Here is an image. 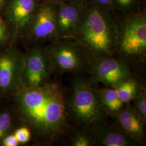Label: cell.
I'll return each instance as SVG.
<instances>
[{
  "label": "cell",
  "instance_id": "obj_5",
  "mask_svg": "<svg viewBox=\"0 0 146 146\" xmlns=\"http://www.w3.org/2000/svg\"><path fill=\"white\" fill-rule=\"evenodd\" d=\"M25 55L13 46L0 49V92L15 93L22 85Z\"/></svg>",
  "mask_w": 146,
  "mask_h": 146
},
{
  "label": "cell",
  "instance_id": "obj_22",
  "mask_svg": "<svg viewBox=\"0 0 146 146\" xmlns=\"http://www.w3.org/2000/svg\"><path fill=\"white\" fill-rule=\"evenodd\" d=\"M72 145L74 146H91V140L86 135H78L73 139Z\"/></svg>",
  "mask_w": 146,
  "mask_h": 146
},
{
  "label": "cell",
  "instance_id": "obj_25",
  "mask_svg": "<svg viewBox=\"0 0 146 146\" xmlns=\"http://www.w3.org/2000/svg\"><path fill=\"white\" fill-rule=\"evenodd\" d=\"M55 2H75L78 3H85L87 2V0H52Z\"/></svg>",
  "mask_w": 146,
  "mask_h": 146
},
{
  "label": "cell",
  "instance_id": "obj_15",
  "mask_svg": "<svg viewBox=\"0 0 146 146\" xmlns=\"http://www.w3.org/2000/svg\"><path fill=\"white\" fill-rule=\"evenodd\" d=\"M114 11L125 15L141 11L142 0H111Z\"/></svg>",
  "mask_w": 146,
  "mask_h": 146
},
{
  "label": "cell",
  "instance_id": "obj_19",
  "mask_svg": "<svg viewBox=\"0 0 146 146\" xmlns=\"http://www.w3.org/2000/svg\"><path fill=\"white\" fill-rule=\"evenodd\" d=\"M134 110L143 120L146 119V94L142 93L137 96L134 101Z\"/></svg>",
  "mask_w": 146,
  "mask_h": 146
},
{
  "label": "cell",
  "instance_id": "obj_17",
  "mask_svg": "<svg viewBox=\"0 0 146 146\" xmlns=\"http://www.w3.org/2000/svg\"><path fill=\"white\" fill-rule=\"evenodd\" d=\"M13 117L8 111L0 113V144L5 136L11 133L13 128Z\"/></svg>",
  "mask_w": 146,
  "mask_h": 146
},
{
  "label": "cell",
  "instance_id": "obj_7",
  "mask_svg": "<svg viewBox=\"0 0 146 146\" xmlns=\"http://www.w3.org/2000/svg\"><path fill=\"white\" fill-rule=\"evenodd\" d=\"M56 2L52 0H44L39 3L26 33L29 39L40 41L58 38L56 21Z\"/></svg>",
  "mask_w": 146,
  "mask_h": 146
},
{
  "label": "cell",
  "instance_id": "obj_24",
  "mask_svg": "<svg viewBox=\"0 0 146 146\" xmlns=\"http://www.w3.org/2000/svg\"><path fill=\"white\" fill-rule=\"evenodd\" d=\"M10 0H0V15L2 14Z\"/></svg>",
  "mask_w": 146,
  "mask_h": 146
},
{
  "label": "cell",
  "instance_id": "obj_10",
  "mask_svg": "<svg viewBox=\"0 0 146 146\" xmlns=\"http://www.w3.org/2000/svg\"><path fill=\"white\" fill-rule=\"evenodd\" d=\"M56 21L58 38H74L75 29L86 3L56 2Z\"/></svg>",
  "mask_w": 146,
  "mask_h": 146
},
{
  "label": "cell",
  "instance_id": "obj_18",
  "mask_svg": "<svg viewBox=\"0 0 146 146\" xmlns=\"http://www.w3.org/2000/svg\"><path fill=\"white\" fill-rule=\"evenodd\" d=\"M11 33L3 16L0 15V49L11 46Z\"/></svg>",
  "mask_w": 146,
  "mask_h": 146
},
{
  "label": "cell",
  "instance_id": "obj_16",
  "mask_svg": "<svg viewBox=\"0 0 146 146\" xmlns=\"http://www.w3.org/2000/svg\"><path fill=\"white\" fill-rule=\"evenodd\" d=\"M118 96L123 102H127L135 97L137 90V85L135 81L129 78L115 88Z\"/></svg>",
  "mask_w": 146,
  "mask_h": 146
},
{
  "label": "cell",
  "instance_id": "obj_23",
  "mask_svg": "<svg viewBox=\"0 0 146 146\" xmlns=\"http://www.w3.org/2000/svg\"><path fill=\"white\" fill-rule=\"evenodd\" d=\"M19 144L14 135L11 134L6 136L1 143V145L3 146H17Z\"/></svg>",
  "mask_w": 146,
  "mask_h": 146
},
{
  "label": "cell",
  "instance_id": "obj_12",
  "mask_svg": "<svg viewBox=\"0 0 146 146\" xmlns=\"http://www.w3.org/2000/svg\"><path fill=\"white\" fill-rule=\"evenodd\" d=\"M119 123L124 132L137 141L144 135L143 121L135 110L130 107L120 111L117 116Z\"/></svg>",
  "mask_w": 146,
  "mask_h": 146
},
{
  "label": "cell",
  "instance_id": "obj_4",
  "mask_svg": "<svg viewBox=\"0 0 146 146\" xmlns=\"http://www.w3.org/2000/svg\"><path fill=\"white\" fill-rule=\"evenodd\" d=\"M126 56H136L146 50V14L141 10L125 15L118 27L117 47Z\"/></svg>",
  "mask_w": 146,
  "mask_h": 146
},
{
  "label": "cell",
  "instance_id": "obj_8",
  "mask_svg": "<svg viewBox=\"0 0 146 146\" xmlns=\"http://www.w3.org/2000/svg\"><path fill=\"white\" fill-rule=\"evenodd\" d=\"M22 86L36 87L46 83L49 75V60L46 50L34 47L25 55Z\"/></svg>",
  "mask_w": 146,
  "mask_h": 146
},
{
  "label": "cell",
  "instance_id": "obj_13",
  "mask_svg": "<svg viewBox=\"0 0 146 146\" xmlns=\"http://www.w3.org/2000/svg\"><path fill=\"white\" fill-rule=\"evenodd\" d=\"M95 140L101 145L106 146H136L137 142L125 132L115 128L102 127L97 130Z\"/></svg>",
  "mask_w": 146,
  "mask_h": 146
},
{
  "label": "cell",
  "instance_id": "obj_9",
  "mask_svg": "<svg viewBox=\"0 0 146 146\" xmlns=\"http://www.w3.org/2000/svg\"><path fill=\"white\" fill-rule=\"evenodd\" d=\"M82 47L76 40L75 42L64 41L48 48L46 52L49 62L56 68L65 72H74L83 66Z\"/></svg>",
  "mask_w": 146,
  "mask_h": 146
},
{
  "label": "cell",
  "instance_id": "obj_6",
  "mask_svg": "<svg viewBox=\"0 0 146 146\" xmlns=\"http://www.w3.org/2000/svg\"><path fill=\"white\" fill-rule=\"evenodd\" d=\"M38 5V0L9 1L2 16L11 30V46L26 33Z\"/></svg>",
  "mask_w": 146,
  "mask_h": 146
},
{
  "label": "cell",
  "instance_id": "obj_3",
  "mask_svg": "<svg viewBox=\"0 0 146 146\" xmlns=\"http://www.w3.org/2000/svg\"><path fill=\"white\" fill-rule=\"evenodd\" d=\"M67 104L73 118L84 125H100L106 117L99 92L80 78L74 81L73 94Z\"/></svg>",
  "mask_w": 146,
  "mask_h": 146
},
{
  "label": "cell",
  "instance_id": "obj_21",
  "mask_svg": "<svg viewBox=\"0 0 146 146\" xmlns=\"http://www.w3.org/2000/svg\"><path fill=\"white\" fill-rule=\"evenodd\" d=\"M93 5L104 11L114 12L111 0H87Z\"/></svg>",
  "mask_w": 146,
  "mask_h": 146
},
{
  "label": "cell",
  "instance_id": "obj_20",
  "mask_svg": "<svg viewBox=\"0 0 146 146\" xmlns=\"http://www.w3.org/2000/svg\"><path fill=\"white\" fill-rule=\"evenodd\" d=\"M14 135L20 144L26 143L31 138V132L27 127H21L16 129Z\"/></svg>",
  "mask_w": 146,
  "mask_h": 146
},
{
  "label": "cell",
  "instance_id": "obj_14",
  "mask_svg": "<svg viewBox=\"0 0 146 146\" xmlns=\"http://www.w3.org/2000/svg\"><path fill=\"white\" fill-rule=\"evenodd\" d=\"M99 94L104 106L110 111L119 110L123 104L120 99L115 88L102 89L100 90Z\"/></svg>",
  "mask_w": 146,
  "mask_h": 146
},
{
  "label": "cell",
  "instance_id": "obj_2",
  "mask_svg": "<svg viewBox=\"0 0 146 146\" xmlns=\"http://www.w3.org/2000/svg\"><path fill=\"white\" fill-rule=\"evenodd\" d=\"M113 13L87 1L84 5L74 39L95 55L109 56L117 48L118 25Z\"/></svg>",
  "mask_w": 146,
  "mask_h": 146
},
{
  "label": "cell",
  "instance_id": "obj_11",
  "mask_svg": "<svg viewBox=\"0 0 146 146\" xmlns=\"http://www.w3.org/2000/svg\"><path fill=\"white\" fill-rule=\"evenodd\" d=\"M94 72L98 80L114 88L131 78L129 70L125 64L111 58L99 60L94 66Z\"/></svg>",
  "mask_w": 146,
  "mask_h": 146
},
{
  "label": "cell",
  "instance_id": "obj_1",
  "mask_svg": "<svg viewBox=\"0 0 146 146\" xmlns=\"http://www.w3.org/2000/svg\"><path fill=\"white\" fill-rule=\"evenodd\" d=\"M14 93L21 119L37 135L52 138L64 128L67 104L58 84L46 82L32 88L22 86Z\"/></svg>",
  "mask_w": 146,
  "mask_h": 146
}]
</instances>
